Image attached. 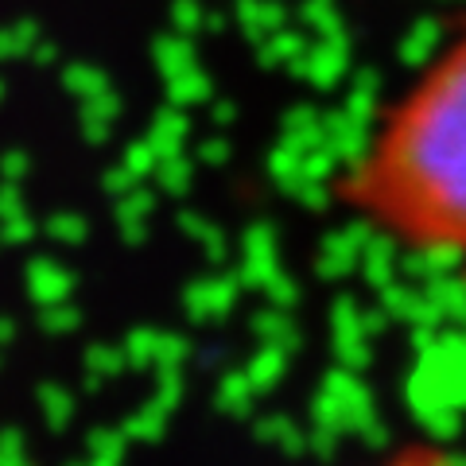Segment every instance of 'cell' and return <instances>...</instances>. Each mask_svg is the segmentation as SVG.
<instances>
[{"mask_svg":"<svg viewBox=\"0 0 466 466\" xmlns=\"http://www.w3.org/2000/svg\"><path fill=\"white\" fill-rule=\"evenodd\" d=\"M323 198L392 257L466 284V0L377 101Z\"/></svg>","mask_w":466,"mask_h":466,"instance_id":"1","label":"cell"}]
</instances>
